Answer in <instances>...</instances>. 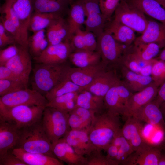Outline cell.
Here are the masks:
<instances>
[{"mask_svg":"<svg viewBox=\"0 0 165 165\" xmlns=\"http://www.w3.org/2000/svg\"><path fill=\"white\" fill-rule=\"evenodd\" d=\"M119 116L105 110L96 113L88 131L89 138L99 151H106L112 140L120 130Z\"/></svg>","mask_w":165,"mask_h":165,"instance_id":"obj_1","label":"cell"},{"mask_svg":"<svg viewBox=\"0 0 165 165\" xmlns=\"http://www.w3.org/2000/svg\"><path fill=\"white\" fill-rule=\"evenodd\" d=\"M70 67L65 63H38L33 70L31 82L32 89L45 96L67 77Z\"/></svg>","mask_w":165,"mask_h":165,"instance_id":"obj_2","label":"cell"},{"mask_svg":"<svg viewBox=\"0 0 165 165\" xmlns=\"http://www.w3.org/2000/svg\"><path fill=\"white\" fill-rule=\"evenodd\" d=\"M15 148L57 158L53 152V145L43 128L42 119L20 129L19 139Z\"/></svg>","mask_w":165,"mask_h":165,"instance_id":"obj_3","label":"cell"},{"mask_svg":"<svg viewBox=\"0 0 165 165\" xmlns=\"http://www.w3.org/2000/svg\"><path fill=\"white\" fill-rule=\"evenodd\" d=\"M97 50L99 52L101 61L108 67L119 65L124 57L131 52L133 47L117 41L108 31L103 32L97 38Z\"/></svg>","mask_w":165,"mask_h":165,"instance_id":"obj_4","label":"cell"},{"mask_svg":"<svg viewBox=\"0 0 165 165\" xmlns=\"http://www.w3.org/2000/svg\"><path fill=\"white\" fill-rule=\"evenodd\" d=\"M45 108L27 105L8 107L0 102V119L12 122L20 129L41 120Z\"/></svg>","mask_w":165,"mask_h":165,"instance_id":"obj_5","label":"cell"},{"mask_svg":"<svg viewBox=\"0 0 165 165\" xmlns=\"http://www.w3.org/2000/svg\"><path fill=\"white\" fill-rule=\"evenodd\" d=\"M69 113L56 108L46 107L42 119L43 128L53 145L71 130L68 123Z\"/></svg>","mask_w":165,"mask_h":165,"instance_id":"obj_6","label":"cell"},{"mask_svg":"<svg viewBox=\"0 0 165 165\" xmlns=\"http://www.w3.org/2000/svg\"><path fill=\"white\" fill-rule=\"evenodd\" d=\"M114 13V19L135 32L142 34L146 28L148 20L145 14L126 1H120Z\"/></svg>","mask_w":165,"mask_h":165,"instance_id":"obj_7","label":"cell"},{"mask_svg":"<svg viewBox=\"0 0 165 165\" xmlns=\"http://www.w3.org/2000/svg\"><path fill=\"white\" fill-rule=\"evenodd\" d=\"M0 102L8 107L27 105L46 107L48 101L39 92L28 88L1 96Z\"/></svg>","mask_w":165,"mask_h":165,"instance_id":"obj_8","label":"cell"},{"mask_svg":"<svg viewBox=\"0 0 165 165\" xmlns=\"http://www.w3.org/2000/svg\"><path fill=\"white\" fill-rule=\"evenodd\" d=\"M121 82L112 87L104 97L105 110L117 116L123 115L132 94Z\"/></svg>","mask_w":165,"mask_h":165,"instance_id":"obj_9","label":"cell"},{"mask_svg":"<svg viewBox=\"0 0 165 165\" xmlns=\"http://www.w3.org/2000/svg\"><path fill=\"white\" fill-rule=\"evenodd\" d=\"M84 8L86 17V30L93 33L98 37L104 31L107 21L99 6V0H79Z\"/></svg>","mask_w":165,"mask_h":165,"instance_id":"obj_10","label":"cell"},{"mask_svg":"<svg viewBox=\"0 0 165 165\" xmlns=\"http://www.w3.org/2000/svg\"><path fill=\"white\" fill-rule=\"evenodd\" d=\"M141 122L133 116L128 117L121 128L122 134L129 143L134 152L151 144L143 135V126Z\"/></svg>","mask_w":165,"mask_h":165,"instance_id":"obj_11","label":"cell"},{"mask_svg":"<svg viewBox=\"0 0 165 165\" xmlns=\"http://www.w3.org/2000/svg\"><path fill=\"white\" fill-rule=\"evenodd\" d=\"M5 66L18 76L28 88L29 76L32 68L28 49L19 45L18 53L8 61Z\"/></svg>","mask_w":165,"mask_h":165,"instance_id":"obj_12","label":"cell"},{"mask_svg":"<svg viewBox=\"0 0 165 165\" xmlns=\"http://www.w3.org/2000/svg\"><path fill=\"white\" fill-rule=\"evenodd\" d=\"M72 52L70 41H67L49 46L38 57L34 59L38 64L64 63Z\"/></svg>","mask_w":165,"mask_h":165,"instance_id":"obj_13","label":"cell"},{"mask_svg":"<svg viewBox=\"0 0 165 165\" xmlns=\"http://www.w3.org/2000/svg\"><path fill=\"white\" fill-rule=\"evenodd\" d=\"M108 67L101 71L83 90H87L96 95L104 97L112 87L120 82L121 81L116 71L109 69Z\"/></svg>","mask_w":165,"mask_h":165,"instance_id":"obj_14","label":"cell"},{"mask_svg":"<svg viewBox=\"0 0 165 165\" xmlns=\"http://www.w3.org/2000/svg\"><path fill=\"white\" fill-rule=\"evenodd\" d=\"M61 139L82 156H88L97 150L89 138L88 132L86 131L71 129Z\"/></svg>","mask_w":165,"mask_h":165,"instance_id":"obj_15","label":"cell"},{"mask_svg":"<svg viewBox=\"0 0 165 165\" xmlns=\"http://www.w3.org/2000/svg\"><path fill=\"white\" fill-rule=\"evenodd\" d=\"M107 67L101 61L97 64L87 67H70L67 77L74 83L84 89L92 82L101 71Z\"/></svg>","mask_w":165,"mask_h":165,"instance_id":"obj_16","label":"cell"},{"mask_svg":"<svg viewBox=\"0 0 165 165\" xmlns=\"http://www.w3.org/2000/svg\"><path fill=\"white\" fill-rule=\"evenodd\" d=\"M158 87L153 82L143 89L132 94L123 116L126 118L132 116L138 109L153 101L157 95Z\"/></svg>","mask_w":165,"mask_h":165,"instance_id":"obj_17","label":"cell"},{"mask_svg":"<svg viewBox=\"0 0 165 165\" xmlns=\"http://www.w3.org/2000/svg\"><path fill=\"white\" fill-rule=\"evenodd\" d=\"M129 155L122 165H158L162 154L161 147L152 144Z\"/></svg>","mask_w":165,"mask_h":165,"instance_id":"obj_18","label":"cell"},{"mask_svg":"<svg viewBox=\"0 0 165 165\" xmlns=\"http://www.w3.org/2000/svg\"><path fill=\"white\" fill-rule=\"evenodd\" d=\"M20 129L12 122L0 119V157L15 148Z\"/></svg>","mask_w":165,"mask_h":165,"instance_id":"obj_19","label":"cell"},{"mask_svg":"<svg viewBox=\"0 0 165 165\" xmlns=\"http://www.w3.org/2000/svg\"><path fill=\"white\" fill-rule=\"evenodd\" d=\"M132 116L165 131L163 116L159 106L153 101L138 109Z\"/></svg>","mask_w":165,"mask_h":165,"instance_id":"obj_20","label":"cell"},{"mask_svg":"<svg viewBox=\"0 0 165 165\" xmlns=\"http://www.w3.org/2000/svg\"><path fill=\"white\" fill-rule=\"evenodd\" d=\"M134 45L154 43L160 48L165 47V24L152 20H148L147 26L141 35L136 38Z\"/></svg>","mask_w":165,"mask_h":165,"instance_id":"obj_21","label":"cell"},{"mask_svg":"<svg viewBox=\"0 0 165 165\" xmlns=\"http://www.w3.org/2000/svg\"><path fill=\"white\" fill-rule=\"evenodd\" d=\"M53 146L54 154L61 161L69 165H86V157L77 154L71 146L61 139Z\"/></svg>","mask_w":165,"mask_h":165,"instance_id":"obj_22","label":"cell"},{"mask_svg":"<svg viewBox=\"0 0 165 165\" xmlns=\"http://www.w3.org/2000/svg\"><path fill=\"white\" fill-rule=\"evenodd\" d=\"M96 113L76 105L69 113L68 123L71 129L89 131Z\"/></svg>","mask_w":165,"mask_h":165,"instance_id":"obj_23","label":"cell"},{"mask_svg":"<svg viewBox=\"0 0 165 165\" xmlns=\"http://www.w3.org/2000/svg\"><path fill=\"white\" fill-rule=\"evenodd\" d=\"M46 31L49 46L70 41L68 23L62 16L54 20L46 28Z\"/></svg>","mask_w":165,"mask_h":165,"instance_id":"obj_24","label":"cell"},{"mask_svg":"<svg viewBox=\"0 0 165 165\" xmlns=\"http://www.w3.org/2000/svg\"><path fill=\"white\" fill-rule=\"evenodd\" d=\"M12 153L27 165H63L57 158L47 155L27 152L22 148H15Z\"/></svg>","mask_w":165,"mask_h":165,"instance_id":"obj_25","label":"cell"},{"mask_svg":"<svg viewBox=\"0 0 165 165\" xmlns=\"http://www.w3.org/2000/svg\"><path fill=\"white\" fill-rule=\"evenodd\" d=\"M132 6L165 24V9L155 0H127Z\"/></svg>","mask_w":165,"mask_h":165,"instance_id":"obj_26","label":"cell"},{"mask_svg":"<svg viewBox=\"0 0 165 165\" xmlns=\"http://www.w3.org/2000/svg\"><path fill=\"white\" fill-rule=\"evenodd\" d=\"M119 66L124 80L122 82L131 91H141L153 82L151 76H143L130 71L122 65Z\"/></svg>","mask_w":165,"mask_h":165,"instance_id":"obj_27","label":"cell"},{"mask_svg":"<svg viewBox=\"0 0 165 165\" xmlns=\"http://www.w3.org/2000/svg\"><path fill=\"white\" fill-rule=\"evenodd\" d=\"M5 3L13 10L26 33L33 12L32 0H5Z\"/></svg>","mask_w":165,"mask_h":165,"instance_id":"obj_28","label":"cell"},{"mask_svg":"<svg viewBox=\"0 0 165 165\" xmlns=\"http://www.w3.org/2000/svg\"><path fill=\"white\" fill-rule=\"evenodd\" d=\"M104 30L109 32L117 41L127 45H131L136 38L133 30L115 19Z\"/></svg>","mask_w":165,"mask_h":165,"instance_id":"obj_29","label":"cell"},{"mask_svg":"<svg viewBox=\"0 0 165 165\" xmlns=\"http://www.w3.org/2000/svg\"><path fill=\"white\" fill-rule=\"evenodd\" d=\"M86 17L83 7L79 0L71 5L67 20L69 28L70 40L75 32L84 24Z\"/></svg>","mask_w":165,"mask_h":165,"instance_id":"obj_30","label":"cell"},{"mask_svg":"<svg viewBox=\"0 0 165 165\" xmlns=\"http://www.w3.org/2000/svg\"><path fill=\"white\" fill-rule=\"evenodd\" d=\"M76 105L93 111L96 113L101 112L105 110L104 97L85 90L78 93Z\"/></svg>","mask_w":165,"mask_h":165,"instance_id":"obj_31","label":"cell"},{"mask_svg":"<svg viewBox=\"0 0 165 165\" xmlns=\"http://www.w3.org/2000/svg\"><path fill=\"white\" fill-rule=\"evenodd\" d=\"M68 59L75 67L78 68L94 65L101 61V55L97 50L73 52L70 54Z\"/></svg>","mask_w":165,"mask_h":165,"instance_id":"obj_32","label":"cell"},{"mask_svg":"<svg viewBox=\"0 0 165 165\" xmlns=\"http://www.w3.org/2000/svg\"><path fill=\"white\" fill-rule=\"evenodd\" d=\"M68 0H32L33 11L62 13L67 8Z\"/></svg>","mask_w":165,"mask_h":165,"instance_id":"obj_33","label":"cell"},{"mask_svg":"<svg viewBox=\"0 0 165 165\" xmlns=\"http://www.w3.org/2000/svg\"><path fill=\"white\" fill-rule=\"evenodd\" d=\"M62 16L59 13H44L33 11L31 16L28 30L33 33L45 29L54 20Z\"/></svg>","mask_w":165,"mask_h":165,"instance_id":"obj_34","label":"cell"},{"mask_svg":"<svg viewBox=\"0 0 165 165\" xmlns=\"http://www.w3.org/2000/svg\"><path fill=\"white\" fill-rule=\"evenodd\" d=\"M79 93H69L56 97L49 101L46 107L54 108L64 112L69 113L76 106Z\"/></svg>","mask_w":165,"mask_h":165,"instance_id":"obj_35","label":"cell"},{"mask_svg":"<svg viewBox=\"0 0 165 165\" xmlns=\"http://www.w3.org/2000/svg\"><path fill=\"white\" fill-rule=\"evenodd\" d=\"M46 32L45 29L36 31L28 38V50L34 58L38 57L49 46Z\"/></svg>","mask_w":165,"mask_h":165,"instance_id":"obj_36","label":"cell"},{"mask_svg":"<svg viewBox=\"0 0 165 165\" xmlns=\"http://www.w3.org/2000/svg\"><path fill=\"white\" fill-rule=\"evenodd\" d=\"M83 90V88L74 83L67 76L48 92L45 97L49 101L65 94L71 92L79 93Z\"/></svg>","mask_w":165,"mask_h":165,"instance_id":"obj_37","label":"cell"},{"mask_svg":"<svg viewBox=\"0 0 165 165\" xmlns=\"http://www.w3.org/2000/svg\"><path fill=\"white\" fill-rule=\"evenodd\" d=\"M160 48L155 43H142L134 45L132 52L140 60L148 61L152 60L158 54Z\"/></svg>","mask_w":165,"mask_h":165,"instance_id":"obj_38","label":"cell"},{"mask_svg":"<svg viewBox=\"0 0 165 165\" xmlns=\"http://www.w3.org/2000/svg\"><path fill=\"white\" fill-rule=\"evenodd\" d=\"M111 142L118 147L115 160L122 164L127 158L134 152L129 143L122 134L121 129L115 136Z\"/></svg>","mask_w":165,"mask_h":165,"instance_id":"obj_39","label":"cell"},{"mask_svg":"<svg viewBox=\"0 0 165 165\" xmlns=\"http://www.w3.org/2000/svg\"><path fill=\"white\" fill-rule=\"evenodd\" d=\"M0 11L4 14V16L1 17V22L6 31L11 35L16 43L25 47L20 34L13 22L8 11L1 7Z\"/></svg>","mask_w":165,"mask_h":165,"instance_id":"obj_40","label":"cell"},{"mask_svg":"<svg viewBox=\"0 0 165 165\" xmlns=\"http://www.w3.org/2000/svg\"><path fill=\"white\" fill-rule=\"evenodd\" d=\"M101 151L96 150L86 156V165H118L117 161L102 154Z\"/></svg>","mask_w":165,"mask_h":165,"instance_id":"obj_41","label":"cell"},{"mask_svg":"<svg viewBox=\"0 0 165 165\" xmlns=\"http://www.w3.org/2000/svg\"><path fill=\"white\" fill-rule=\"evenodd\" d=\"M21 81L0 79V96L27 88Z\"/></svg>","mask_w":165,"mask_h":165,"instance_id":"obj_42","label":"cell"},{"mask_svg":"<svg viewBox=\"0 0 165 165\" xmlns=\"http://www.w3.org/2000/svg\"><path fill=\"white\" fill-rule=\"evenodd\" d=\"M121 0H99V6L102 14L106 20H109Z\"/></svg>","mask_w":165,"mask_h":165,"instance_id":"obj_43","label":"cell"},{"mask_svg":"<svg viewBox=\"0 0 165 165\" xmlns=\"http://www.w3.org/2000/svg\"><path fill=\"white\" fill-rule=\"evenodd\" d=\"M73 52L88 51L83 31L78 30L72 36L70 40Z\"/></svg>","mask_w":165,"mask_h":165,"instance_id":"obj_44","label":"cell"},{"mask_svg":"<svg viewBox=\"0 0 165 165\" xmlns=\"http://www.w3.org/2000/svg\"><path fill=\"white\" fill-rule=\"evenodd\" d=\"M19 45H12L6 48L0 50V66L5 65L6 64L18 53Z\"/></svg>","mask_w":165,"mask_h":165,"instance_id":"obj_45","label":"cell"},{"mask_svg":"<svg viewBox=\"0 0 165 165\" xmlns=\"http://www.w3.org/2000/svg\"><path fill=\"white\" fill-rule=\"evenodd\" d=\"M165 62L154 59L152 64L151 76L156 85L163 72Z\"/></svg>","mask_w":165,"mask_h":165,"instance_id":"obj_46","label":"cell"},{"mask_svg":"<svg viewBox=\"0 0 165 165\" xmlns=\"http://www.w3.org/2000/svg\"><path fill=\"white\" fill-rule=\"evenodd\" d=\"M0 165H27L12 152V150L0 157Z\"/></svg>","mask_w":165,"mask_h":165,"instance_id":"obj_47","label":"cell"},{"mask_svg":"<svg viewBox=\"0 0 165 165\" xmlns=\"http://www.w3.org/2000/svg\"><path fill=\"white\" fill-rule=\"evenodd\" d=\"M0 79L22 81L20 78L12 70L5 65L0 66Z\"/></svg>","mask_w":165,"mask_h":165,"instance_id":"obj_48","label":"cell"},{"mask_svg":"<svg viewBox=\"0 0 165 165\" xmlns=\"http://www.w3.org/2000/svg\"><path fill=\"white\" fill-rule=\"evenodd\" d=\"M6 30L2 24L0 23V47H3L6 45L15 43L14 38L12 36L8 35Z\"/></svg>","mask_w":165,"mask_h":165,"instance_id":"obj_49","label":"cell"},{"mask_svg":"<svg viewBox=\"0 0 165 165\" xmlns=\"http://www.w3.org/2000/svg\"><path fill=\"white\" fill-rule=\"evenodd\" d=\"M158 89L157 95L153 101L159 107L165 101V81Z\"/></svg>","mask_w":165,"mask_h":165,"instance_id":"obj_50","label":"cell"},{"mask_svg":"<svg viewBox=\"0 0 165 165\" xmlns=\"http://www.w3.org/2000/svg\"><path fill=\"white\" fill-rule=\"evenodd\" d=\"M153 59H154L150 63L141 68L140 74L144 76H151L152 64Z\"/></svg>","mask_w":165,"mask_h":165,"instance_id":"obj_51","label":"cell"},{"mask_svg":"<svg viewBox=\"0 0 165 165\" xmlns=\"http://www.w3.org/2000/svg\"><path fill=\"white\" fill-rule=\"evenodd\" d=\"M165 81V64L164 70L162 75L158 82L156 86L159 87Z\"/></svg>","mask_w":165,"mask_h":165,"instance_id":"obj_52","label":"cell"},{"mask_svg":"<svg viewBox=\"0 0 165 165\" xmlns=\"http://www.w3.org/2000/svg\"><path fill=\"white\" fill-rule=\"evenodd\" d=\"M158 165H165V154L162 152Z\"/></svg>","mask_w":165,"mask_h":165,"instance_id":"obj_53","label":"cell"},{"mask_svg":"<svg viewBox=\"0 0 165 165\" xmlns=\"http://www.w3.org/2000/svg\"><path fill=\"white\" fill-rule=\"evenodd\" d=\"M159 58L160 60L165 61V49L160 53Z\"/></svg>","mask_w":165,"mask_h":165,"instance_id":"obj_54","label":"cell"},{"mask_svg":"<svg viewBox=\"0 0 165 165\" xmlns=\"http://www.w3.org/2000/svg\"><path fill=\"white\" fill-rule=\"evenodd\" d=\"M160 107L163 116H164L165 115V101L163 103L160 105Z\"/></svg>","mask_w":165,"mask_h":165,"instance_id":"obj_55","label":"cell"},{"mask_svg":"<svg viewBox=\"0 0 165 165\" xmlns=\"http://www.w3.org/2000/svg\"><path fill=\"white\" fill-rule=\"evenodd\" d=\"M159 3L165 9V0H155Z\"/></svg>","mask_w":165,"mask_h":165,"instance_id":"obj_56","label":"cell"},{"mask_svg":"<svg viewBox=\"0 0 165 165\" xmlns=\"http://www.w3.org/2000/svg\"><path fill=\"white\" fill-rule=\"evenodd\" d=\"M162 150H163L164 151V153L162 152L163 153L165 154V141L164 142V144H163V147H162V148H161Z\"/></svg>","mask_w":165,"mask_h":165,"instance_id":"obj_57","label":"cell"},{"mask_svg":"<svg viewBox=\"0 0 165 165\" xmlns=\"http://www.w3.org/2000/svg\"><path fill=\"white\" fill-rule=\"evenodd\" d=\"M69 2H71L72 0H68Z\"/></svg>","mask_w":165,"mask_h":165,"instance_id":"obj_58","label":"cell"},{"mask_svg":"<svg viewBox=\"0 0 165 165\" xmlns=\"http://www.w3.org/2000/svg\"><path fill=\"white\" fill-rule=\"evenodd\" d=\"M125 0V1H126L127 0Z\"/></svg>","mask_w":165,"mask_h":165,"instance_id":"obj_59","label":"cell"}]
</instances>
